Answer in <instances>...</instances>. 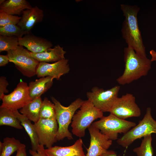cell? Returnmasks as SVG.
<instances>
[{"label": "cell", "instance_id": "24", "mask_svg": "<svg viewBox=\"0 0 156 156\" xmlns=\"http://www.w3.org/2000/svg\"><path fill=\"white\" fill-rule=\"evenodd\" d=\"M151 134L143 138L140 145L134 148L133 151L137 156H153V150L152 146Z\"/></svg>", "mask_w": 156, "mask_h": 156}, {"label": "cell", "instance_id": "4", "mask_svg": "<svg viewBox=\"0 0 156 156\" xmlns=\"http://www.w3.org/2000/svg\"><path fill=\"white\" fill-rule=\"evenodd\" d=\"M103 112L89 100L84 101L80 109L74 115L71 124L73 134L80 138L84 137L86 129L93 122L103 116Z\"/></svg>", "mask_w": 156, "mask_h": 156}, {"label": "cell", "instance_id": "25", "mask_svg": "<svg viewBox=\"0 0 156 156\" xmlns=\"http://www.w3.org/2000/svg\"><path fill=\"white\" fill-rule=\"evenodd\" d=\"M29 33L17 25L10 24L0 27V35L2 36H14L20 38Z\"/></svg>", "mask_w": 156, "mask_h": 156}, {"label": "cell", "instance_id": "9", "mask_svg": "<svg viewBox=\"0 0 156 156\" xmlns=\"http://www.w3.org/2000/svg\"><path fill=\"white\" fill-rule=\"evenodd\" d=\"M0 107L5 108L14 112L21 109L32 100L30 97L27 83L21 80L11 93L4 94L1 99Z\"/></svg>", "mask_w": 156, "mask_h": 156}, {"label": "cell", "instance_id": "2", "mask_svg": "<svg viewBox=\"0 0 156 156\" xmlns=\"http://www.w3.org/2000/svg\"><path fill=\"white\" fill-rule=\"evenodd\" d=\"M124 71L116 79L117 83L120 85L129 84L146 76L151 68V60L146 57H140L130 46L124 48Z\"/></svg>", "mask_w": 156, "mask_h": 156}, {"label": "cell", "instance_id": "17", "mask_svg": "<svg viewBox=\"0 0 156 156\" xmlns=\"http://www.w3.org/2000/svg\"><path fill=\"white\" fill-rule=\"evenodd\" d=\"M66 52L59 45L53 48H50L41 53H34L28 51L29 55L39 62H56L65 59Z\"/></svg>", "mask_w": 156, "mask_h": 156}, {"label": "cell", "instance_id": "5", "mask_svg": "<svg viewBox=\"0 0 156 156\" xmlns=\"http://www.w3.org/2000/svg\"><path fill=\"white\" fill-rule=\"evenodd\" d=\"M153 133L156 134V121L152 116L151 108L148 107L143 118L138 124L118 139L117 142L120 145L126 148L136 140Z\"/></svg>", "mask_w": 156, "mask_h": 156}, {"label": "cell", "instance_id": "7", "mask_svg": "<svg viewBox=\"0 0 156 156\" xmlns=\"http://www.w3.org/2000/svg\"><path fill=\"white\" fill-rule=\"evenodd\" d=\"M28 51L19 45L15 50L7 52L9 62L13 63L17 69L24 76L29 77L36 75L39 62L29 56Z\"/></svg>", "mask_w": 156, "mask_h": 156}, {"label": "cell", "instance_id": "35", "mask_svg": "<svg viewBox=\"0 0 156 156\" xmlns=\"http://www.w3.org/2000/svg\"><path fill=\"white\" fill-rule=\"evenodd\" d=\"M5 1V0H0V4L1 5Z\"/></svg>", "mask_w": 156, "mask_h": 156}, {"label": "cell", "instance_id": "3", "mask_svg": "<svg viewBox=\"0 0 156 156\" xmlns=\"http://www.w3.org/2000/svg\"><path fill=\"white\" fill-rule=\"evenodd\" d=\"M51 99L54 105L55 118L58 126L57 140L59 141L66 138L69 140L73 139L72 135L68 130L69 126L76 111L80 108L84 101L77 98L68 106L65 107L54 97H51Z\"/></svg>", "mask_w": 156, "mask_h": 156}, {"label": "cell", "instance_id": "31", "mask_svg": "<svg viewBox=\"0 0 156 156\" xmlns=\"http://www.w3.org/2000/svg\"><path fill=\"white\" fill-rule=\"evenodd\" d=\"M9 62V58L7 55H0V66H4Z\"/></svg>", "mask_w": 156, "mask_h": 156}, {"label": "cell", "instance_id": "1", "mask_svg": "<svg viewBox=\"0 0 156 156\" xmlns=\"http://www.w3.org/2000/svg\"><path fill=\"white\" fill-rule=\"evenodd\" d=\"M120 8L125 17L121 30L123 38L138 55L142 57H146L138 21L139 8L136 5L122 4Z\"/></svg>", "mask_w": 156, "mask_h": 156}, {"label": "cell", "instance_id": "22", "mask_svg": "<svg viewBox=\"0 0 156 156\" xmlns=\"http://www.w3.org/2000/svg\"><path fill=\"white\" fill-rule=\"evenodd\" d=\"M26 146L13 137H7L0 142V156H10L19 149L25 148Z\"/></svg>", "mask_w": 156, "mask_h": 156}, {"label": "cell", "instance_id": "8", "mask_svg": "<svg viewBox=\"0 0 156 156\" xmlns=\"http://www.w3.org/2000/svg\"><path fill=\"white\" fill-rule=\"evenodd\" d=\"M120 89L119 86L105 90L97 87H93L91 91L87 92L88 99L103 112H109Z\"/></svg>", "mask_w": 156, "mask_h": 156}, {"label": "cell", "instance_id": "34", "mask_svg": "<svg viewBox=\"0 0 156 156\" xmlns=\"http://www.w3.org/2000/svg\"><path fill=\"white\" fill-rule=\"evenodd\" d=\"M150 53L151 55V62L156 61V52L152 49L150 51Z\"/></svg>", "mask_w": 156, "mask_h": 156}, {"label": "cell", "instance_id": "19", "mask_svg": "<svg viewBox=\"0 0 156 156\" xmlns=\"http://www.w3.org/2000/svg\"><path fill=\"white\" fill-rule=\"evenodd\" d=\"M32 8L26 0H7L0 5V12L12 15H20L24 10Z\"/></svg>", "mask_w": 156, "mask_h": 156}, {"label": "cell", "instance_id": "14", "mask_svg": "<svg viewBox=\"0 0 156 156\" xmlns=\"http://www.w3.org/2000/svg\"><path fill=\"white\" fill-rule=\"evenodd\" d=\"M19 44L26 47L30 52L34 53L42 52L53 46L50 41L31 33L19 38Z\"/></svg>", "mask_w": 156, "mask_h": 156}, {"label": "cell", "instance_id": "21", "mask_svg": "<svg viewBox=\"0 0 156 156\" xmlns=\"http://www.w3.org/2000/svg\"><path fill=\"white\" fill-rule=\"evenodd\" d=\"M42 101L41 96L33 100L20 109V113L34 123L37 122L40 118V111Z\"/></svg>", "mask_w": 156, "mask_h": 156}, {"label": "cell", "instance_id": "13", "mask_svg": "<svg viewBox=\"0 0 156 156\" xmlns=\"http://www.w3.org/2000/svg\"><path fill=\"white\" fill-rule=\"evenodd\" d=\"M70 70L67 59L51 64L40 62L37 68L36 75L38 77L50 76L59 80L61 76L68 73Z\"/></svg>", "mask_w": 156, "mask_h": 156}, {"label": "cell", "instance_id": "30", "mask_svg": "<svg viewBox=\"0 0 156 156\" xmlns=\"http://www.w3.org/2000/svg\"><path fill=\"white\" fill-rule=\"evenodd\" d=\"M29 152L32 156H48L46 153L44 146L40 144L37 151L29 150Z\"/></svg>", "mask_w": 156, "mask_h": 156}, {"label": "cell", "instance_id": "26", "mask_svg": "<svg viewBox=\"0 0 156 156\" xmlns=\"http://www.w3.org/2000/svg\"><path fill=\"white\" fill-rule=\"evenodd\" d=\"M40 116V118L56 119L54 104L47 97H45L42 101Z\"/></svg>", "mask_w": 156, "mask_h": 156}, {"label": "cell", "instance_id": "16", "mask_svg": "<svg viewBox=\"0 0 156 156\" xmlns=\"http://www.w3.org/2000/svg\"><path fill=\"white\" fill-rule=\"evenodd\" d=\"M83 142L81 138L72 145L65 147L55 146L45 149L48 156H86L83 148Z\"/></svg>", "mask_w": 156, "mask_h": 156}, {"label": "cell", "instance_id": "18", "mask_svg": "<svg viewBox=\"0 0 156 156\" xmlns=\"http://www.w3.org/2000/svg\"><path fill=\"white\" fill-rule=\"evenodd\" d=\"M54 78L50 76L40 77L29 83L28 86L29 95L32 100L40 96L52 86Z\"/></svg>", "mask_w": 156, "mask_h": 156}, {"label": "cell", "instance_id": "27", "mask_svg": "<svg viewBox=\"0 0 156 156\" xmlns=\"http://www.w3.org/2000/svg\"><path fill=\"white\" fill-rule=\"evenodd\" d=\"M19 45V38L14 36L0 35V52L16 49Z\"/></svg>", "mask_w": 156, "mask_h": 156}, {"label": "cell", "instance_id": "6", "mask_svg": "<svg viewBox=\"0 0 156 156\" xmlns=\"http://www.w3.org/2000/svg\"><path fill=\"white\" fill-rule=\"evenodd\" d=\"M92 125L112 140H118L119 133L124 134L136 125L134 122L120 118L111 113Z\"/></svg>", "mask_w": 156, "mask_h": 156}, {"label": "cell", "instance_id": "28", "mask_svg": "<svg viewBox=\"0 0 156 156\" xmlns=\"http://www.w3.org/2000/svg\"><path fill=\"white\" fill-rule=\"evenodd\" d=\"M21 18V17L0 12V27L10 24L17 25Z\"/></svg>", "mask_w": 156, "mask_h": 156}, {"label": "cell", "instance_id": "32", "mask_svg": "<svg viewBox=\"0 0 156 156\" xmlns=\"http://www.w3.org/2000/svg\"><path fill=\"white\" fill-rule=\"evenodd\" d=\"M15 156H27L25 148H22L17 151Z\"/></svg>", "mask_w": 156, "mask_h": 156}, {"label": "cell", "instance_id": "10", "mask_svg": "<svg viewBox=\"0 0 156 156\" xmlns=\"http://www.w3.org/2000/svg\"><path fill=\"white\" fill-rule=\"evenodd\" d=\"M118 118L125 120L132 117H138L141 111L135 102V97L127 93L121 97H118L115 101L109 112Z\"/></svg>", "mask_w": 156, "mask_h": 156}, {"label": "cell", "instance_id": "15", "mask_svg": "<svg viewBox=\"0 0 156 156\" xmlns=\"http://www.w3.org/2000/svg\"><path fill=\"white\" fill-rule=\"evenodd\" d=\"M44 16L43 10L36 6L23 12L21 18L17 25L23 30L31 33L34 27L42 21Z\"/></svg>", "mask_w": 156, "mask_h": 156}, {"label": "cell", "instance_id": "33", "mask_svg": "<svg viewBox=\"0 0 156 156\" xmlns=\"http://www.w3.org/2000/svg\"><path fill=\"white\" fill-rule=\"evenodd\" d=\"M100 156H117L116 153L113 150H107Z\"/></svg>", "mask_w": 156, "mask_h": 156}, {"label": "cell", "instance_id": "23", "mask_svg": "<svg viewBox=\"0 0 156 156\" xmlns=\"http://www.w3.org/2000/svg\"><path fill=\"white\" fill-rule=\"evenodd\" d=\"M0 125L9 126L19 129H23L13 112L5 108L0 107Z\"/></svg>", "mask_w": 156, "mask_h": 156}, {"label": "cell", "instance_id": "29", "mask_svg": "<svg viewBox=\"0 0 156 156\" xmlns=\"http://www.w3.org/2000/svg\"><path fill=\"white\" fill-rule=\"evenodd\" d=\"M8 82L6 78L4 76H1L0 77V99H1L5 94V93H7L8 90L7 89V86L8 85Z\"/></svg>", "mask_w": 156, "mask_h": 156}, {"label": "cell", "instance_id": "20", "mask_svg": "<svg viewBox=\"0 0 156 156\" xmlns=\"http://www.w3.org/2000/svg\"><path fill=\"white\" fill-rule=\"evenodd\" d=\"M14 115L20 121L21 125L24 128L31 140L32 150L37 151L39 145L37 133L34 124L31 120L16 110L13 112Z\"/></svg>", "mask_w": 156, "mask_h": 156}, {"label": "cell", "instance_id": "11", "mask_svg": "<svg viewBox=\"0 0 156 156\" xmlns=\"http://www.w3.org/2000/svg\"><path fill=\"white\" fill-rule=\"evenodd\" d=\"M39 144L47 148L52 146L57 141V134L58 126L56 119L40 118L34 124Z\"/></svg>", "mask_w": 156, "mask_h": 156}, {"label": "cell", "instance_id": "12", "mask_svg": "<svg viewBox=\"0 0 156 156\" xmlns=\"http://www.w3.org/2000/svg\"><path fill=\"white\" fill-rule=\"evenodd\" d=\"M88 129L90 140L86 156H100L108 150L112 140L92 124Z\"/></svg>", "mask_w": 156, "mask_h": 156}]
</instances>
